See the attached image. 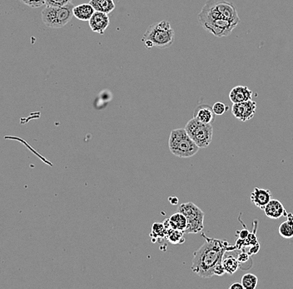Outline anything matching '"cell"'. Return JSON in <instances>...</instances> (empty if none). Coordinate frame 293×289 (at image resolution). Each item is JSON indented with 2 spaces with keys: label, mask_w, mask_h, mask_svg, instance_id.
Wrapping results in <instances>:
<instances>
[{
  "label": "cell",
  "mask_w": 293,
  "mask_h": 289,
  "mask_svg": "<svg viewBox=\"0 0 293 289\" xmlns=\"http://www.w3.org/2000/svg\"><path fill=\"white\" fill-rule=\"evenodd\" d=\"M279 234L284 238H293V220L288 219L279 226Z\"/></svg>",
  "instance_id": "ffe728a7"
},
{
  "label": "cell",
  "mask_w": 293,
  "mask_h": 289,
  "mask_svg": "<svg viewBox=\"0 0 293 289\" xmlns=\"http://www.w3.org/2000/svg\"><path fill=\"white\" fill-rule=\"evenodd\" d=\"M177 212L183 213L187 219V227L185 233H198L204 228V213L192 202L182 204Z\"/></svg>",
  "instance_id": "8992f818"
},
{
  "label": "cell",
  "mask_w": 293,
  "mask_h": 289,
  "mask_svg": "<svg viewBox=\"0 0 293 289\" xmlns=\"http://www.w3.org/2000/svg\"><path fill=\"white\" fill-rule=\"evenodd\" d=\"M89 27L92 31L99 35H104L107 29L110 24L109 15L104 13L98 12L95 11L94 15L89 21Z\"/></svg>",
  "instance_id": "9c48e42d"
},
{
  "label": "cell",
  "mask_w": 293,
  "mask_h": 289,
  "mask_svg": "<svg viewBox=\"0 0 293 289\" xmlns=\"http://www.w3.org/2000/svg\"><path fill=\"white\" fill-rule=\"evenodd\" d=\"M250 259V254L246 253V252H242L238 255L237 260H238L239 263H246V262Z\"/></svg>",
  "instance_id": "d4e9b609"
},
{
  "label": "cell",
  "mask_w": 293,
  "mask_h": 289,
  "mask_svg": "<svg viewBox=\"0 0 293 289\" xmlns=\"http://www.w3.org/2000/svg\"><path fill=\"white\" fill-rule=\"evenodd\" d=\"M168 231L166 229L163 223H154L152 226V232H151V238L153 243L157 241H160L163 238H167Z\"/></svg>",
  "instance_id": "ac0fdd59"
},
{
  "label": "cell",
  "mask_w": 293,
  "mask_h": 289,
  "mask_svg": "<svg viewBox=\"0 0 293 289\" xmlns=\"http://www.w3.org/2000/svg\"><path fill=\"white\" fill-rule=\"evenodd\" d=\"M252 91L246 86H236L230 91L229 98L232 103H242L246 101L251 100Z\"/></svg>",
  "instance_id": "8fae6325"
},
{
  "label": "cell",
  "mask_w": 293,
  "mask_h": 289,
  "mask_svg": "<svg viewBox=\"0 0 293 289\" xmlns=\"http://www.w3.org/2000/svg\"><path fill=\"white\" fill-rule=\"evenodd\" d=\"M172 228L185 231L187 227V219L183 213L177 212L169 218Z\"/></svg>",
  "instance_id": "2e32d148"
},
{
  "label": "cell",
  "mask_w": 293,
  "mask_h": 289,
  "mask_svg": "<svg viewBox=\"0 0 293 289\" xmlns=\"http://www.w3.org/2000/svg\"><path fill=\"white\" fill-rule=\"evenodd\" d=\"M237 25H238L231 22L229 20L218 19L209 22L203 23L201 26L206 31L214 35L215 37L222 38L228 37Z\"/></svg>",
  "instance_id": "52a82bcc"
},
{
  "label": "cell",
  "mask_w": 293,
  "mask_h": 289,
  "mask_svg": "<svg viewBox=\"0 0 293 289\" xmlns=\"http://www.w3.org/2000/svg\"><path fill=\"white\" fill-rule=\"evenodd\" d=\"M170 202L171 204H177V203H178V199H177V198H176V197H173V201H172V200H170Z\"/></svg>",
  "instance_id": "4316f807"
},
{
  "label": "cell",
  "mask_w": 293,
  "mask_h": 289,
  "mask_svg": "<svg viewBox=\"0 0 293 289\" xmlns=\"http://www.w3.org/2000/svg\"><path fill=\"white\" fill-rule=\"evenodd\" d=\"M205 243L193 253L192 271L199 277L209 278L215 275V269L222 262L229 244L227 241L209 238L203 234Z\"/></svg>",
  "instance_id": "6da1fadb"
},
{
  "label": "cell",
  "mask_w": 293,
  "mask_h": 289,
  "mask_svg": "<svg viewBox=\"0 0 293 289\" xmlns=\"http://www.w3.org/2000/svg\"><path fill=\"white\" fill-rule=\"evenodd\" d=\"M175 32L171 26L170 23L163 20L150 25L144 33L142 41L148 49L153 47L166 49L173 44Z\"/></svg>",
  "instance_id": "7a4b0ae2"
},
{
  "label": "cell",
  "mask_w": 293,
  "mask_h": 289,
  "mask_svg": "<svg viewBox=\"0 0 293 289\" xmlns=\"http://www.w3.org/2000/svg\"><path fill=\"white\" fill-rule=\"evenodd\" d=\"M73 4V0H45L46 6L50 7H64Z\"/></svg>",
  "instance_id": "7402d4cb"
},
{
  "label": "cell",
  "mask_w": 293,
  "mask_h": 289,
  "mask_svg": "<svg viewBox=\"0 0 293 289\" xmlns=\"http://www.w3.org/2000/svg\"><path fill=\"white\" fill-rule=\"evenodd\" d=\"M185 129L200 149H205L211 144L213 137L212 124L201 123L193 118L187 122Z\"/></svg>",
  "instance_id": "5b68a950"
},
{
  "label": "cell",
  "mask_w": 293,
  "mask_h": 289,
  "mask_svg": "<svg viewBox=\"0 0 293 289\" xmlns=\"http://www.w3.org/2000/svg\"><path fill=\"white\" fill-rule=\"evenodd\" d=\"M264 212L266 213V217L271 219H278L283 216H287L283 204L277 199H271L266 208H264Z\"/></svg>",
  "instance_id": "7c38bea8"
},
{
  "label": "cell",
  "mask_w": 293,
  "mask_h": 289,
  "mask_svg": "<svg viewBox=\"0 0 293 289\" xmlns=\"http://www.w3.org/2000/svg\"><path fill=\"white\" fill-rule=\"evenodd\" d=\"M222 266L224 267L226 273L232 275L237 271L239 267H240V263H239L238 260H237V257L229 255V256H224L223 257Z\"/></svg>",
  "instance_id": "e0dca14e"
},
{
  "label": "cell",
  "mask_w": 293,
  "mask_h": 289,
  "mask_svg": "<svg viewBox=\"0 0 293 289\" xmlns=\"http://www.w3.org/2000/svg\"><path fill=\"white\" fill-rule=\"evenodd\" d=\"M230 289H244L241 282H235L229 287Z\"/></svg>",
  "instance_id": "484cf974"
},
{
  "label": "cell",
  "mask_w": 293,
  "mask_h": 289,
  "mask_svg": "<svg viewBox=\"0 0 293 289\" xmlns=\"http://www.w3.org/2000/svg\"><path fill=\"white\" fill-rule=\"evenodd\" d=\"M227 109L228 108L222 102H217L212 106V110L216 115H222Z\"/></svg>",
  "instance_id": "603a6c76"
},
{
  "label": "cell",
  "mask_w": 293,
  "mask_h": 289,
  "mask_svg": "<svg viewBox=\"0 0 293 289\" xmlns=\"http://www.w3.org/2000/svg\"><path fill=\"white\" fill-rule=\"evenodd\" d=\"M241 282L244 289H255L257 287L258 278L252 273H246L241 277Z\"/></svg>",
  "instance_id": "44dd1931"
},
{
  "label": "cell",
  "mask_w": 293,
  "mask_h": 289,
  "mask_svg": "<svg viewBox=\"0 0 293 289\" xmlns=\"http://www.w3.org/2000/svg\"><path fill=\"white\" fill-rule=\"evenodd\" d=\"M256 102L249 100L242 103H233L232 106V113L235 118L244 123L253 118L256 113Z\"/></svg>",
  "instance_id": "ba28073f"
},
{
  "label": "cell",
  "mask_w": 293,
  "mask_h": 289,
  "mask_svg": "<svg viewBox=\"0 0 293 289\" xmlns=\"http://www.w3.org/2000/svg\"><path fill=\"white\" fill-rule=\"evenodd\" d=\"M215 115L216 114L212 110V107L211 108L210 106L207 105L197 106L193 113V118H196L197 120L201 123L210 124H212L215 120Z\"/></svg>",
  "instance_id": "4fadbf2b"
},
{
  "label": "cell",
  "mask_w": 293,
  "mask_h": 289,
  "mask_svg": "<svg viewBox=\"0 0 293 289\" xmlns=\"http://www.w3.org/2000/svg\"><path fill=\"white\" fill-rule=\"evenodd\" d=\"M271 193L268 189H259L255 188L251 194V201L255 206L260 208L261 210H264L266 205L268 204L269 202L271 201Z\"/></svg>",
  "instance_id": "30bf717a"
},
{
  "label": "cell",
  "mask_w": 293,
  "mask_h": 289,
  "mask_svg": "<svg viewBox=\"0 0 293 289\" xmlns=\"http://www.w3.org/2000/svg\"><path fill=\"white\" fill-rule=\"evenodd\" d=\"M168 147L173 155L179 158L192 157L200 149L185 128L172 130L168 140Z\"/></svg>",
  "instance_id": "3957f363"
},
{
  "label": "cell",
  "mask_w": 293,
  "mask_h": 289,
  "mask_svg": "<svg viewBox=\"0 0 293 289\" xmlns=\"http://www.w3.org/2000/svg\"><path fill=\"white\" fill-rule=\"evenodd\" d=\"M184 234V231L171 229L168 231L167 239L172 244H182L185 242Z\"/></svg>",
  "instance_id": "d6986e66"
},
{
  "label": "cell",
  "mask_w": 293,
  "mask_h": 289,
  "mask_svg": "<svg viewBox=\"0 0 293 289\" xmlns=\"http://www.w3.org/2000/svg\"><path fill=\"white\" fill-rule=\"evenodd\" d=\"M74 4L64 7L46 6L41 13L43 22L47 27L60 29L68 25L74 16Z\"/></svg>",
  "instance_id": "277c9868"
},
{
  "label": "cell",
  "mask_w": 293,
  "mask_h": 289,
  "mask_svg": "<svg viewBox=\"0 0 293 289\" xmlns=\"http://www.w3.org/2000/svg\"><path fill=\"white\" fill-rule=\"evenodd\" d=\"M89 4L94 7L95 11L109 15L115 10L114 0H90Z\"/></svg>",
  "instance_id": "9a60e30c"
},
{
  "label": "cell",
  "mask_w": 293,
  "mask_h": 289,
  "mask_svg": "<svg viewBox=\"0 0 293 289\" xmlns=\"http://www.w3.org/2000/svg\"><path fill=\"white\" fill-rule=\"evenodd\" d=\"M95 10L90 4H82L74 8V16L81 21H89Z\"/></svg>",
  "instance_id": "5bb4252c"
},
{
  "label": "cell",
  "mask_w": 293,
  "mask_h": 289,
  "mask_svg": "<svg viewBox=\"0 0 293 289\" xmlns=\"http://www.w3.org/2000/svg\"><path fill=\"white\" fill-rule=\"evenodd\" d=\"M20 2L31 8H40L45 5V0H20Z\"/></svg>",
  "instance_id": "cb8c5ba5"
}]
</instances>
